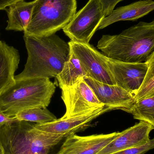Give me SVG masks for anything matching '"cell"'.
<instances>
[{
	"label": "cell",
	"mask_w": 154,
	"mask_h": 154,
	"mask_svg": "<svg viewBox=\"0 0 154 154\" xmlns=\"http://www.w3.org/2000/svg\"><path fill=\"white\" fill-rule=\"evenodd\" d=\"M28 59L23 71L15 80L57 78L69 57L68 42L56 34L50 36H23Z\"/></svg>",
	"instance_id": "1"
},
{
	"label": "cell",
	"mask_w": 154,
	"mask_h": 154,
	"mask_svg": "<svg viewBox=\"0 0 154 154\" xmlns=\"http://www.w3.org/2000/svg\"><path fill=\"white\" fill-rule=\"evenodd\" d=\"M97 48L110 59L146 62L154 51V20L140 22L117 35H103Z\"/></svg>",
	"instance_id": "2"
},
{
	"label": "cell",
	"mask_w": 154,
	"mask_h": 154,
	"mask_svg": "<svg viewBox=\"0 0 154 154\" xmlns=\"http://www.w3.org/2000/svg\"><path fill=\"white\" fill-rule=\"evenodd\" d=\"M69 136L40 130L35 124L17 120L0 127V145L4 154H50Z\"/></svg>",
	"instance_id": "3"
},
{
	"label": "cell",
	"mask_w": 154,
	"mask_h": 154,
	"mask_svg": "<svg viewBox=\"0 0 154 154\" xmlns=\"http://www.w3.org/2000/svg\"><path fill=\"white\" fill-rule=\"evenodd\" d=\"M0 94V109L13 117L22 111L34 108H47L56 89L49 79L15 80Z\"/></svg>",
	"instance_id": "4"
},
{
	"label": "cell",
	"mask_w": 154,
	"mask_h": 154,
	"mask_svg": "<svg viewBox=\"0 0 154 154\" xmlns=\"http://www.w3.org/2000/svg\"><path fill=\"white\" fill-rule=\"evenodd\" d=\"M77 0H35L25 35L42 37L63 29L76 13Z\"/></svg>",
	"instance_id": "5"
},
{
	"label": "cell",
	"mask_w": 154,
	"mask_h": 154,
	"mask_svg": "<svg viewBox=\"0 0 154 154\" xmlns=\"http://www.w3.org/2000/svg\"><path fill=\"white\" fill-rule=\"evenodd\" d=\"M106 17L100 0H89L63 29V32L72 41L89 43Z\"/></svg>",
	"instance_id": "6"
},
{
	"label": "cell",
	"mask_w": 154,
	"mask_h": 154,
	"mask_svg": "<svg viewBox=\"0 0 154 154\" xmlns=\"http://www.w3.org/2000/svg\"><path fill=\"white\" fill-rule=\"evenodd\" d=\"M84 78H80L73 86L61 89V98L66 107V113L61 118L87 114L105 106Z\"/></svg>",
	"instance_id": "7"
},
{
	"label": "cell",
	"mask_w": 154,
	"mask_h": 154,
	"mask_svg": "<svg viewBox=\"0 0 154 154\" xmlns=\"http://www.w3.org/2000/svg\"><path fill=\"white\" fill-rule=\"evenodd\" d=\"M70 50L79 60L83 70L89 77L100 82L116 85L107 64V57L89 43L70 41Z\"/></svg>",
	"instance_id": "8"
},
{
	"label": "cell",
	"mask_w": 154,
	"mask_h": 154,
	"mask_svg": "<svg viewBox=\"0 0 154 154\" xmlns=\"http://www.w3.org/2000/svg\"><path fill=\"white\" fill-rule=\"evenodd\" d=\"M107 64L116 85L135 97L145 79L148 69L146 62L128 63L108 58Z\"/></svg>",
	"instance_id": "9"
},
{
	"label": "cell",
	"mask_w": 154,
	"mask_h": 154,
	"mask_svg": "<svg viewBox=\"0 0 154 154\" xmlns=\"http://www.w3.org/2000/svg\"><path fill=\"white\" fill-rule=\"evenodd\" d=\"M84 79L99 100L105 106L112 110L120 109L131 114L135 102L133 94L116 85L102 83L89 77Z\"/></svg>",
	"instance_id": "10"
},
{
	"label": "cell",
	"mask_w": 154,
	"mask_h": 154,
	"mask_svg": "<svg viewBox=\"0 0 154 154\" xmlns=\"http://www.w3.org/2000/svg\"><path fill=\"white\" fill-rule=\"evenodd\" d=\"M120 132L80 136L69 135L56 154H97L113 141Z\"/></svg>",
	"instance_id": "11"
},
{
	"label": "cell",
	"mask_w": 154,
	"mask_h": 154,
	"mask_svg": "<svg viewBox=\"0 0 154 154\" xmlns=\"http://www.w3.org/2000/svg\"><path fill=\"white\" fill-rule=\"evenodd\" d=\"M154 128L149 123H139L120 132L113 141L97 154H112L131 147L145 144L150 139V134Z\"/></svg>",
	"instance_id": "12"
},
{
	"label": "cell",
	"mask_w": 154,
	"mask_h": 154,
	"mask_svg": "<svg viewBox=\"0 0 154 154\" xmlns=\"http://www.w3.org/2000/svg\"><path fill=\"white\" fill-rule=\"evenodd\" d=\"M111 110H112L110 108L104 106L89 113L76 116L65 119L61 118L46 124H35V126L40 130L47 133L69 136L88 126L92 120Z\"/></svg>",
	"instance_id": "13"
},
{
	"label": "cell",
	"mask_w": 154,
	"mask_h": 154,
	"mask_svg": "<svg viewBox=\"0 0 154 154\" xmlns=\"http://www.w3.org/2000/svg\"><path fill=\"white\" fill-rule=\"evenodd\" d=\"M153 11L154 1L153 0H142L118 7L103 19L97 30L117 22L137 20Z\"/></svg>",
	"instance_id": "14"
},
{
	"label": "cell",
	"mask_w": 154,
	"mask_h": 154,
	"mask_svg": "<svg viewBox=\"0 0 154 154\" xmlns=\"http://www.w3.org/2000/svg\"><path fill=\"white\" fill-rule=\"evenodd\" d=\"M20 60L16 49L0 41V94L15 82L14 74Z\"/></svg>",
	"instance_id": "15"
},
{
	"label": "cell",
	"mask_w": 154,
	"mask_h": 154,
	"mask_svg": "<svg viewBox=\"0 0 154 154\" xmlns=\"http://www.w3.org/2000/svg\"><path fill=\"white\" fill-rule=\"evenodd\" d=\"M35 0L31 2L20 1L8 7L7 30L24 32L31 18Z\"/></svg>",
	"instance_id": "16"
},
{
	"label": "cell",
	"mask_w": 154,
	"mask_h": 154,
	"mask_svg": "<svg viewBox=\"0 0 154 154\" xmlns=\"http://www.w3.org/2000/svg\"><path fill=\"white\" fill-rule=\"evenodd\" d=\"M87 77L79 60L70 50L69 57L65 62L61 72L57 77L59 86L62 89L70 87L81 78Z\"/></svg>",
	"instance_id": "17"
},
{
	"label": "cell",
	"mask_w": 154,
	"mask_h": 154,
	"mask_svg": "<svg viewBox=\"0 0 154 154\" xmlns=\"http://www.w3.org/2000/svg\"><path fill=\"white\" fill-rule=\"evenodd\" d=\"M131 114L134 119L147 122L154 128V96L135 102Z\"/></svg>",
	"instance_id": "18"
},
{
	"label": "cell",
	"mask_w": 154,
	"mask_h": 154,
	"mask_svg": "<svg viewBox=\"0 0 154 154\" xmlns=\"http://www.w3.org/2000/svg\"><path fill=\"white\" fill-rule=\"evenodd\" d=\"M14 117L20 121H26L38 124L53 122L57 119L47 108H34L22 111Z\"/></svg>",
	"instance_id": "19"
},
{
	"label": "cell",
	"mask_w": 154,
	"mask_h": 154,
	"mask_svg": "<svg viewBox=\"0 0 154 154\" xmlns=\"http://www.w3.org/2000/svg\"><path fill=\"white\" fill-rule=\"evenodd\" d=\"M148 69L143 85L135 96V102L154 96V51L146 61Z\"/></svg>",
	"instance_id": "20"
},
{
	"label": "cell",
	"mask_w": 154,
	"mask_h": 154,
	"mask_svg": "<svg viewBox=\"0 0 154 154\" xmlns=\"http://www.w3.org/2000/svg\"><path fill=\"white\" fill-rule=\"evenodd\" d=\"M154 149V138L150 139L145 144L131 147L112 154H145Z\"/></svg>",
	"instance_id": "21"
},
{
	"label": "cell",
	"mask_w": 154,
	"mask_h": 154,
	"mask_svg": "<svg viewBox=\"0 0 154 154\" xmlns=\"http://www.w3.org/2000/svg\"><path fill=\"white\" fill-rule=\"evenodd\" d=\"M124 0H100L104 14L108 16L114 11L116 5Z\"/></svg>",
	"instance_id": "22"
},
{
	"label": "cell",
	"mask_w": 154,
	"mask_h": 154,
	"mask_svg": "<svg viewBox=\"0 0 154 154\" xmlns=\"http://www.w3.org/2000/svg\"><path fill=\"white\" fill-rule=\"evenodd\" d=\"M17 120H17L14 117H10L7 116L0 109V127L6 124L12 123Z\"/></svg>",
	"instance_id": "23"
},
{
	"label": "cell",
	"mask_w": 154,
	"mask_h": 154,
	"mask_svg": "<svg viewBox=\"0 0 154 154\" xmlns=\"http://www.w3.org/2000/svg\"><path fill=\"white\" fill-rule=\"evenodd\" d=\"M20 1L24 0H0V10H5L6 7Z\"/></svg>",
	"instance_id": "24"
},
{
	"label": "cell",
	"mask_w": 154,
	"mask_h": 154,
	"mask_svg": "<svg viewBox=\"0 0 154 154\" xmlns=\"http://www.w3.org/2000/svg\"><path fill=\"white\" fill-rule=\"evenodd\" d=\"M0 154H4L3 150L1 145H0Z\"/></svg>",
	"instance_id": "25"
}]
</instances>
